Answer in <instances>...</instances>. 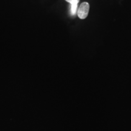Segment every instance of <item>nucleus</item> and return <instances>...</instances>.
<instances>
[{
	"mask_svg": "<svg viewBox=\"0 0 131 131\" xmlns=\"http://www.w3.org/2000/svg\"><path fill=\"white\" fill-rule=\"evenodd\" d=\"M90 6L87 2L83 3L80 5L78 10V16L80 19H85L88 16L89 12Z\"/></svg>",
	"mask_w": 131,
	"mask_h": 131,
	"instance_id": "nucleus-1",
	"label": "nucleus"
},
{
	"mask_svg": "<svg viewBox=\"0 0 131 131\" xmlns=\"http://www.w3.org/2000/svg\"><path fill=\"white\" fill-rule=\"evenodd\" d=\"M78 7V4H72L71 6V13L72 15H75L77 12V10Z\"/></svg>",
	"mask_w": 131,
	"mask_h": 131,
	"instance_id": "nucleus-2",
	"label": "nucleus"
},
{
	"mask_svg": "<svg viewBox=\"0 0 131 131\" xmlns=\"http://www.w3.org/2000/svg\"><path fill=\"white\" fill-rule=\"evenodd\" d=\"M67 2L70 3L71 4H78L79 3L80 0H66Z\"/></svg>",
	"mask_w": 131,
	"mask_h": 131,
	"instance_id": "nucleus-3",
	"label": "nucleus"
}]
</instances>
